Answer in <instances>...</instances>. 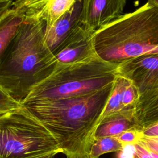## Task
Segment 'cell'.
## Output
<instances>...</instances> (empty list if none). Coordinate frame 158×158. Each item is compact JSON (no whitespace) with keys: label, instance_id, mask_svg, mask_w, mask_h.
<instances>
[{"label":"cell","instance_id":"obj_3","mask_svg":"<svg viewBox=\"0 0 158 158\" xmlns=\"http://www.w3.org/2000/svg\"><path fill=\"white\" fill-rule=\"evenodd\" d=\"M96 55L120 64L148 54H158V7L146 2L136 10L97 31L93 36Z\"/></svg>","mask_w":158,"mask_h":158},{"label":"cell","instance_id":"obj_16","mask_svg":"<svg viewBox=\"0 0 158 158\" xmlns=\"http://www.w3.org/2000/svg\"><path fill=\"white\" fill-rule=\"evenodd\" d=\"M22 106V103L14 99L0 86V115Z\"/></svg>","mask_w":158,"mask_h":158},{"label":"cell","instance_id":"obj_8","mask_svg":"<svg viewBox=\"0 0 158 158\" xmlns=\"http://www.w3.org/2000/svg\"><path fill=\"white\" fill-rule=\"evenodd\" d=\"M93 34L80 24L52 52L58 64L67 65L97 56L93 44Z\"/></svg>","mask_w":158,"mask_h":158},{"label":"cell","instance_id":"obj_18","mask_svg":"<svg viewBox=\"0 0 158 158\" xmlns=\"http://www.w3.org/2000/svg\"><path fill=\"white\" fill-rule=\"evenodd\" d=\"M133 158H154L151 151L139 140L134 144Z\"/></svg>","mask_w":158,"mask_h":158},{"label":"cell","instance_id":"obj_21","mask_svg":"<svg viewBox=\"0 0 158 158\" xmlns=\"http://www.w3.org/2000/svg\"><path fill=\"white\" fill-rule=\"evenodd\" d=\"M12 0H0V19L12 8Z\"/></svg>","mask_w":158,"mask_h":158},{"label":"cell","instance_id":"obj_1","mask_svg":"<svg viewBox=\"0 0 158 158\" xmlns=\"http://www.w3.org/2000/svg\"><path fill=\"white\" fill-rule=\"evenodd\" d=\"M113 84L83 96L23 105L53 135L67 158H85L89 155Z\"/></svg>","mask_w":158,"mask_h":158},{"label":"cell","instance_id":"obj_19","mask_svg":"<svg viewBox=\"0 0 158 158\" xmlns=\"http://www.w3.org/2000/svg\"><path fill=\"white\" fill-rule=\"evenodd\" d=\"M141 137H158V122L146 126L139 130Z\"/></svg>","mask_w":158,"mask_h":158},{"label":"cell","instance_id":"obj_4","mask_svg":"<svg viewBox=\"0 0 158 158\" xmlns=\"http://www.w3.org/2000/svg\"><path fill=\"white\" fill-rule=\"evenodd\" d=\"M118 64L95 56L86 60L57 65L55 71L36 86L22 102L56 100L86 95L114 82Z\"/></svg>","mask_w":158,"mask_h":158},{"label":"cell","instance_id":"obj_7","mask_svg":"<svg viewBox=\"0 0 158 158\" xmlns=\"http://www.w3.org/2000/svg\"><path fill=\"white\" fill-rule=\"evenodd\" d=\"M127 0H83L80 24L94 33L123 15Z\"/></svg>","mask_w":158,"mask_h":158},{"label":"cell","instance_id":"obj_20","mask_svg":"<svg viewBox=\"0 0 158 158\" xmlns=\"http://www.w3.org/2000/svg\"><path fill=\"white\" fill-rule=\"evenodd\" d=\"M139 140L151 152L158 154V137H141Z\"/></svg>","mask_w":158,"mask_h":158},{"label":"cell","instance_id":"obj_6","mask_svg":"<svg viewBox=\"0 0 158 158\" xmlns=\"http://www.w3.org/2000/svg\"><path fill=\"white\" fill-rule=\"evenodd\" d=\"M117 74L130 80L139 94L158 89V54L131 58L118 64Z\"/></svg>","mask_w":158,"mask_h":158},{"label":"cell","instance_id":"obj_23","mask_svg":"<svg viewBox=\"0 0 158 158\" xmlns=\"http://www.w3.org/2000/svg\"><path fill=\"white\" fill-rule=\"evenodd\" d=\"M56 155V154H50L48 155H46L45 156L41 157L40 158H55V156Z\"/></svg>","mask_w":158,"mask_h":158},{"label":"cell","instance_id":"obj_9","mask_svg":"<svg viewBox=\"0 0 158 158\" xmlns=\"http://www.w3.org/2000/svg\"><path fill=\"white\" fill-rule=\"evenodd\" d=\"M83 0H77L49 28H46L45 43L53 52L80 25Z\"/></svg>","mask_w":158,"mask_h":158},{"label":"cell","instance_id":"obj_24","mask_svg":"<svg viewBox=\"0 0 158 158\" xmlns=\"http://www.w3.org/2000/svg\"><path fill=\"white\" fill-rule=\"evenodd\" d=\"M85 158H88V157H85Z\"/></svg>","mask_w":158,"mask_h":158},{"label":"cell","instance_id":"obj_22","mask_svg":"<svg viewBox=\"0 0 158 158\" xmlns=\"http://www.w3.org/2000/svg\"><path fill=\"white\" fill-rule=\"evenodd\" d=\"M148 2L152 6L158 7V0H148Z\"/></svg>","mask_w":158,"mask_h":158},{"label":"cell","instance_id":"obj_14","mask_svg":"<svg viewBox=\"0 0 158 158\" xmlns=\"http://www.w3.org/2000/svg\"><path fill=\"white\" fill-rule=\"evenodd\" d=\"M77 0H46L40 17L46 22V28L54 23L73 6Z\"/></svg>","mask_w":158,"mask_h":158},{"label":"cell","instance_id":"obj_10","mask_svg":"<svg viewBox=\"0 0 158 158\" xmlns=\"http://www.w3.org/2000/svg\"><path fill=\"white\" fill-rule=\"evenodd\" d=\"M135 109H126L122 111L108 116L99 123L94 133V139L115 136L133 128H137L134 118Z\"/></svg>","mask_w":158,"mask_h":158},{"label":"cell","instance_id":"obj_11","mask_svg":"<svg viewBox=\"0 0 158 158\" xmlns=\"http://www.w3.org/2000/svg\"><path fill=\"white\" fill-rule=\"evenodd\" d=\"M134 118L139 130L158 122V89L140 95Z\"/></svg>","mask_w":158,"mask_h":158},{"label":"cell","instance_id":"obj_5","mask_svg":"<svg viewBox=\"0 0 158 158\" xmlns=\"http://www.w3.org/2000/svg\"><path fill=\"white\" fill-rule=\"evenodd\" d=\"M62 153L57 142L23 105L0 115V158H40Z\"/></svg>","mask_w":158,"mask_h":158},{"label":"cell","instance_id":"obj_15","mask_svg":"<svg viewBox=\"0 0 158 158\" xmlns=\"http://www.w3.org/2000/svg\"><path fill=\"white\" fill-rule=\"evenodd\" d=\"M125 145L114 136L101 137L94 139L91 147L88 158H99L101 156L112 152H119Z\"/></svg>","mask_w":158,"mask_h":158},{"label":"cell","instance_id":"obj_13","mask_svg":"<svg viewBox=\"0 0 158 158\" xmlns=\"http://www.w3.org/2000/svg\"><path fill=\"white\" fill-rule=\"evenodd\" d=\"M128 80H129L127 78L118 75L116 77L114 81L112 90L101 115L99 122L108 116L117 114L123 110L126 109L123 106V94Z\"/></svg>","mask_w":158,"mask_h":158},{"label":"cell","instance_id":"obj_12","mask_svg":"<svg viewBox=\"0 0 158 158\" xmlns=\"http://www.w3.org/2000/svg\"><path fill=\"white\" fill-rule=\"evenodd\" d=\"M24 19V14L14 7L10 9L0 19V62Z\"/></svg>","mask_w":158,"mask_h":158},{"label":"cell","instance_id":"obj_17","mask_svg":"<svg viewBox=\"0 0 158 158\" xmlns=\"http://www.w3.org/2000/svg\"><path fill=\"white\" fill-rule=\"evenodd\" d=\"M114 137L123 145L134 144L137 143L140 138L139 130L137 128H133L127 130Z\"/></svg>","mask_w":158,"mask_h":158},{"label":"cell","instance_id":"obj_2","mask_svg":"<svg viewBox=\"0 0 158 158\" xmlns=\"http://www.w3.org/2000/svg\"><path fill=\"white\" fill-rule=\"evenodd\" d=\"M45 30L41 18L25 17L0 62V86L22 104L58 65L45 43Z\"/></svg>","mask_w":158,"mask_h":158}]
</instances>
